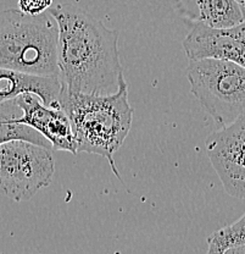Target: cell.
Segmentation results:
<instances>
[{
	"instance_id": "cell-1",
	"label": "cell",
	"mask_w": 245,
	"mask_h": 254,
	"mask_svg": "<svg viewBox=\"0 0 245 254\" xmlns=\"http://www.w3.org/2000/svg\"><path fill=\"white\" fill-rule=\"evenodd\" d=\"M49 14L59 27L57 67L62 87L72 94L110 95L123 78L118 32L72 4H57Z\"/></svg>"
},
{
	"instance_id": "cell-2",
	"label": "cell",
	"mask_w": 245,
	"mask_h": 254,
	"mask_svg": "<svg viewBox=\"0 0 245 254\" xmlns=\"http://www.w3.org/2000/svg\"><path fill=\"white\" fill-rule=\"evenodd\" d=\"M59 107L68 116L78 153L105 158L114 174L121 179L114 155L122 147L133 121V108L128 100V84L125 78L118 91L110 95L72 94L62 87Z\"/></svg>"
},
{
	"instance_id": "cell-3",
	"label": "cell",
	"mask_w": 245,
	"mask_h": 254,
	"mask_svg": "<svg viewBox=\"0 0 245 254\" xmlns=\"http://www.w3.org/2000/svg\"><path fill=\"white\" fill-rule=\"evenodd\" d=\"M59 27L49 11L38 16L18 9L0 11V67L59 77Z\"/></svg>"
},
{
	"instance_id": "cell-4",
	"label": "cell",
	"mask_w": 245,
	"mask_h": 254,
	"mask_svg": "<svg viewBox=\"0 0 245 254\" xmlns=\"http://www.w3.org/2000/svg\"><path fill=\"white\" fill-rule=\"evenodd\" d=\"M191 92L220 128L245 114V67L231 62L204 59L188 64Z\"/></svg>"
},
{
	"instance_id": "cell-5",
	"label": "cell",
	"mask_w": 245,
	"mask_h": 254,
	"mask_svg": "<svg viewBox=\"0 0 245 254\" xmlns=\"http://www.w3.org/2000/svg\"><path fill=\"white\" fill-rule=\"evenodd\" d=\"M55 174L51 149L26 141L0 145V194L15 202L33 198Z\"/></svg>"
},
{
	"instance_id": "cell-6",
	"label": "cell",
	"mask_w": 245,
	"mask_h": 254,
	"mask_svg": "<svg viewBox=\"0 0 245 254\" xmlns=\"http://www.w3.org/2000/svg\"><path fill=\"white\" fill-rule=\"evenodd\" d=\"M206 152L226 192L245 199V114L210 134Z\"/></svg>"
},
{
	"instance_id": "cell-7",
	"label": "cell",
	"mask_w": 245,
	"mask_h": 254,
	"mask_svg": "<svg viewBox=\"0 0 245 254\" xmlns=\"http://www.w3.org/2000/svg\"><path fill=\"white\" fill-rule=\"evenodd\" d=\"M183 48L189 62L215 59L245 67V21L231 28H212L197 20L184 38Z\"/></svg>"
},
{
	"instance_id": "cell-8",
	"label": "cell",
	"mask_w": 245,
	"mask_h": 254,
	"mask_svg": "<svg viewBox=\"0 0 245 254\" xmlns=\"http://www.w3.org/2000/svg\"><path fill=\"white\" fill-rule=\"evenodd\" d=\"M16 102L22 110V116L16 124L32 127L48 139L52 149L77 154V142L71 123L61 108L46 105L38 95L31 93L18 95Z\"/></svg>"
},
{
	"instance_id": "cell-9",
	"label": "cell",
	"mask_w": 245,
	"mask_h": 254,
	"mask_svg": "<svg viewBox=\"0 0 245 254\" xmlns=\"http://www.w3.org/2000/svg\"><path fill=\"white\" fill-rule=\"evenodd\" d=\"M62 84L59 77L28 75L0 67V104L16 99L18 95L31 93L41 98L49 107H59Z\"/></svg>"
},
{
	"instance_id": "cell-10",
	"label": "cell",
	"mask_w": 245,
	"mask_h": 254,
	"mask_svg": "<svg viewBox=\"0 0 245 254\" xmlns=\"http://www.w3.org/2000/svg\"><path fill=\"white\" fill-rule=\"evenodd\" d=\"M199 21L212 28H231L245 21L236 0H197Z\"/></svg>"
},
{
	"instance_id": "cell-11",
	"label": "cell",
	"mask_w": 245,
	"mask_h": 254,
	"mask_svg": "<svg viewBox=\"0 0 245 254\" xmlns=\"http://www.w3.org/2000/svg\"><path fill=\"white\" fill-rule=\"evenodd\" d=\"M245 246V214L238 221L222 227L207 238L206 254H225L233 248Z\"/></svg>"
},
{
	"instance_id": "cell-12",
	"label": "cell",
	"mask_w": 245,
	"mask_h": 254,
	"mask_svg": "<svg viewBox=\"0 0 245 254\" xmlns=\"http://www.w3.org/2000/svg\"><path fill=\"white\" fill-rule=\"evenodd\" d=\"M11 141H26L52 149L48 139L32 127L16 123H0V145Z\"/></svg>"
},
{
	"instance_id": "cell-13",
	"label": "cell",
	"mask_w": 245,
	"mask_h": 254,
	"mask_svg": "<svg viewBox=\"0 0 245 254\" xmlns=\"http://www.w3.org/2000/svg\"><path fill=\"white\" fill-rule=\"evenodd\" d=\"M52 0H18V10L23 14L38 16L49 11Z\"/></svg>"
},
{
	"instance_id": "cell-14",
	"label": "cell",
	"mask_w": 245,
	"mask_h": 254,
	"mask_svg": "<svg viewBox=\"0 0 245 254\" xmlns=\"http://www.w3.org/2000/svg\"><path fill=\"white\" fill-rule=\"evenodd\" d=\"M225 254H245V246L244 247H238V248H233V250H229Z\"/></svg>"
},
{
	"instance_id": "cell-15",
	"label": "cell",
	"mask_w": 245,
	"mask_h": 254,
	"mask_svg": "<svg viewBox=\"0 0 245 254\" xmlns=\"http://www.w3.org/2000/svg\"><path fill=\"white\" fill-rule=\"evenodd\" d=\"M237 2H238V5L241 6L242 11H243V15H244V18H245V0H236Z\"/></svg>"
}]
</instances>
